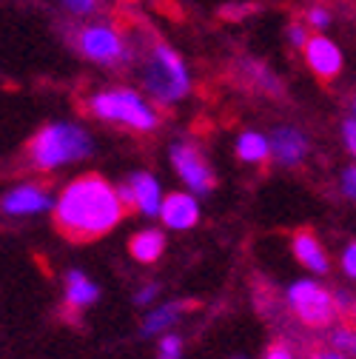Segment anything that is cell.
<instances>
[{"label": "cell", "instance_id": "6da1fadb", "mask_svg": "<svg viewBox=\"0 0 356 359\" xmlns=\"http://www.w3.org/2000/svg\"><path fill=\"white\" fill-rule=\"evenodd\" d=\"M55 222L63 237L92 243L120 226L128 205L117 186L100 174H85L63 186L55 200Z\"/></svg>", "mask_w": 356, "mask_h": 359}, {"label": "cell", "instance_id": "7a4b0ae2", "mask_svg": "<svg viewBox=\"0 0 356 359\" xmlns=\"http://www.w3.org/2000/svg\"><path fill=\"white\" fill-rule=\"evenodd\" d=\"M140 86L157 106H177L191 95V72L183 55L163 40H151L140 60Z\"/></svg>", "mask_w": 356, "mask_h": 359}, {"label": "cell", "instance_id": "3957f363", "mask_svg": "<svg viewBox=\"0 0 356 359\" xmlns=\"http://www.w3.org/2000/svg\"><path fill=\"white\" fill-rule=\"evenodd\" d=\"M95 151V140L77 123H49L43 126L26 146V160L34 171H55L85 160Z\"/></svg>", "mask_w": 356, "mask_h": 359}, {"label": "cell", "instance_id": "277c9868", "mask_svg": "<svg viewBox=\"0 0 356 359\" xmlns=\"http://www.w3.org/2000/svg\"><path fill=\"white\" fill-rule=\"evenodd\" d=\"M88 111L103 123H114L131 131H154L160 126V114L154 109V103L146 97V92H137L131 86H114V88H103L88 97Z\"/></svg>", "mask_w": 356, "mask_h": 359}, {"label": "cell", "instance_id": "5b68a950", "mask_svg": "<svg viewBox=\"0 0 356 359\" xmlns=\"http://www.w3.org/2000/svg\"><path fill=\"white\" fill-rule=\"evenodd\" d=\"M71 43L83 60L103 69H117L135 60V49L128 46L125 34L109 20H85L74 29Z\"/></svg>", "mask_w": 356, "mask_h": 359}, {"label": "cell", "instance_id": "8992f818", "mask_svg": "<svg viewBox=\"0 0 356 359\" xmlns=\"http://www.w3.org/2000/svg\"><path fill=\"white\" fill-rule=\"evenodd\" d=\"M288 305L296 313V320L308 328H325L336 317V299L328 288L314 280H296L288 285Z\"/></svg>", "mask_w": 356, "mask_h": 359}, {"label": "cell", "instance_id": "52a82bcc", "mask_svg": "<svg viewBox=\"0 0 356 359\" xmlns=\"http://www.w3.org/2000/svg\"><path fill=\"white\" fill-rule=\"evenodd\" d=\"M171 165H174L177 177L183 180L186 189H189L191 194L205 197V194L214 191L217 177H214L208 160L203 157V151H200L197 146L183 143V140H180V143H174V146H171Z\"/></svg>", "mask_w": 356, "mask_h": 359}, {"label": "cell", "instance_id": "ba28073f", "mask_svg": "<svg viewBox=\"0 0 356 359\" xmlns=\"http://www.w3.org/2000/svg\"><path fill=\"white\" fill-rule=\"evenodd\" d=\"M302 57H305V66L308 72L320 77L322 83H331L342 74V66H345V55L339 49V43L328 34H314L308 40V46L302 49Z\"/></svg>", "mask_w": 356, "mask_h": 359}, {"label": "cell", "instance_id": "9c48e42d", "mask_svg": "<svg viewBox=\"0 0 356 359\" xmlns=\"http://www.w3.org/2000/svg\"><path fill=\"white\" fill-rule=\"evenodd\" d=\"M120 194H123L128 208H137L143 217H160V208H163V200H165L157 177L149 174V171L128 174L125 186H120Z\"/></svg>", "mask_w": 356, "mask_h": 359}, {"label": "cell", "instance_id": "30bf717a", "mask_svg": "<svg viewBox=\"0 0 356 359\" xmlns=\"http://www.w3.org/2000/svg\"><path fill=\"white\" fill-rule=\"evenodd\" d=\"M4 214L6 217H34L55 208V200L49 194L46 186H37V183H20L15 189H9L4 194Z\"/></svg>", "mask_w": 356, "mask_h": 359}, {"label": "cell", "instance_id": "8fae6325", "mask_svg": "<svg viewBox=\"0 0 356 359\" xmlns=\"http://www.w3.org/2000/svg\"><path fill=\"white\" fill-rule=\"evenodd\" d=\"M268 140H271V160L282 168H296L310 151L305 131H299L296 126H277L268 134Z\"/></svg>", "mask_w": 356, "mask_h": 359}, {"label": "cell", "instance_id": "7c38bea8", "mask_svg": "<svg viewBox=\"0 0 356 359\" xmlns=\"http://www.w3.org/2000/svg\"><path fill=\"white\" fill-rule=\"evenodd\" d=\"M160 219H163L165 229H174V231L194 229L200 222L197 194H191V191H171V194H165L163 208H160Z\"/></svg>", "mask_w": 356, "mask_h": 359}, {"label": "cell", "instance_id": "4fadbf2b", "mask_svg": "<svg viewBox=\"0 0 356 359\" xmlns=\"http://www.w3.org/2000/svg\"><path fill=\"white\" fill-rule=\"evenodd\" d=\"M291 251H294V257L305 265V268H310L314 274H325L328 271V254H325V248H322V243L317 240V234L314 231H294V237H291Z\"/></svg>", "mask_w": 356, "mask_h": 359}, {"label": "cell", "instance_id": "5bb4252c", "mask_svg": "<svg viewBox=\"0 0 356 359\" xmlns=\"http://www.w3.org/2000/svg\"><path fill=\"white\" fill-rule=\"evenodd\" d=\"M100 299V288L95 280H88L83 271H77V268H71V271L66 274V305L80 311V308H88L95 305Z\"/></svg>", "mask_w": 356, "mask_h": 359}, {"label": "cell", "instance_id": "9a60e30c", "mask_svg": "<svg viewBox=\"0 0 356 359\" xmlns=\"http://www.w3.org/2000/svg\"><path fill=\"white\" fill-rule=\"evenodd\" d=\"M234 151L242 163L248 165H262V163H268L271 160V140L265 137L262 131H254V128H245L237 143H234Z\"/></svg>", "mask_w": 356, "mask_h": 359}, {"label": "cell", "instance_id": "2e32d148", "mask_svg": "<svg viewBox=\"0 0 356 359\" xmlns=\"http://www.w3.org/2000/svg\"><path fill=\"white\" fill-rule=\"evenodd\" d=\"M163 251H165V237L160 229H143L128 240V254L143 265L157 262L163 257Z\"/></svg>", "mask_w": 356, "mask_h": 359}, {"label": "cell", "instance_id": "e0dca14e", "mask_svg": "<svg viewBox=\"0 0 356 359\" xmlns=\"http://www.w3.org/2000/svg\"><path fill=\"white\" fill-rule=\"evenodd\" d=\"M180 317H183V302H165V305L154 308L151 313H146V320H143V337L165 334Z\"/></svg>", "mask_w": 356, "mask_h": 359}, {"label": "cell", "instance_id": "ac0fdd59", "mask_svg": "<svg viewBox=\"0 0 356 359\" xmlns=\"http://www.w3.org/2000/svg\"><path fill=\"white\" fill-rule=\"evenodd\" d=\"M302 20L310 26V32H314V34H325L331 29V23H334V15H331V9L325 4H310L305 9Z\"/></svg>", "mask_w": 356, "mask_h": 359}, {"label": "cell", "instance_id": "d6986e66", "mask_svg": "<svg viewBox=\"0 0 356 359\" xmlns=\"http://www.w3.org/2000/svg\"><path fill=\"white\" fill-rule=\"evenodd\" d=\"M57 4L63 6V12H69L71 18H95L100 9H103V0H57Z\"/></svg>", "mask_w": 356, "mask_h": 359}, {"label": "cell", "instance_id": "ffe728a7", "mask_svg": "<svg viewBox=\"0 0 356 359\" xmlns=\"http://www.w3.org/2000/svg\"><path fill=\"white\" fill-rule=\"evenodd\" d=\"M314 37V32H310V26L305 23V20H291L288 26H285V43L291 49H305L308 46V40Z\"/></svg>", "mask_w": 356, "mask_h": 359}, {"label": "cell", "instance_id": "44dd1931", "mask_svg": "<svg viewBox=\"0 0 356 359\" xmlns=\"http://www.w3.org/2000/svg\"><path fill=\"white\" fill-rule=\"evenodd\" d=\"M331 348L342 351L348 359H356V328H336L331 334Z\"/></svg>", "mask_w": 356, "mask_h": 359}, {"label": "cell", "instance_id": "7402d4cb", "mask_svg": "<svg viewBox=\"0 0 356 359\" xmlns=\"http://www.w3.org/2000/svg\"><path fill=\"white\" fill-rule=\"evenodd\" d=\"M183 356V339L177 334H165L157 345V359H180Z\"/></svg>", "mask_w": 356, "mask_h": 359}, {"label": "cell", "instance_id": "603a6c76", "mask_svg": "<svg viewBox=\"0 0 356 359\" xmlns=\"http://www.w3.org/2000/svg\"><path fill=\"white\" fill-rule=\"evenodd\" d=\"M251 12H256V6L248 4V0H234V4H222L219 6V18L222 20H242Z\"/></svg>", "mask_w": 356, "mask_h": 359}, {"label": "cell", "instance_id": "cb8c5ba5", "mask_svg": "<svg viewBox=\"0 0 356 359\" xmlns=\"http://www.w3.org/2000/svg\"><path fill=\"white\" fill-rule=\"evenodd\" d=\"M342 140H345L348 151L356 157V117H350V120L342 123Z\"/></svg>", "mask_w": 356, "mask_h": 359}, {"label": "cell", "instance_id": "d4e9b609", "mask_svg": "<svg viewBox=\"0 0 356 359\" xmlns=\"http://www.w3.org/2000/svg\"><path fill=\"white\" fill-rule=\"evenodd\" d=\"M157 294H160V288H157L154 283H149V285H143V288L135 294V305H140V308H149V305L157 299Z\"/></svg>", "mask_w": 356, "mask_h": 359}, {"label": "cell", "instance_id": "484cf974", "mask_svg": "<svg viewBox=\"0 0 356 359\" xmlns=\"http://www.w3.org/2000/svg\"><path fill=\"white\" fill-rule=\"evenodd\" d=\"M342 268L350 280H356V243H350L345 251H342Z\"/></svg>", "mask_w": 356, "mask_h": 359}, {"label": "cell", "instance_id": "4316f807", "mask_svg": "<svg viewBox=\"0 0 356 359\" xmlns=\"http://www.w3.org/2000/svg\"><path fill=\"white\" fill-rule=\"evenodd\" d=\"M342 191H345L350 200H356V165H348V168L342 171Z\"/></svg>", "mask_w": 356, "mask_h": 359}, {"label": "cell", "instance_id": "83f0119b", "mask_svg": "<svg viewBox=\"0 0 356 359\" xmlns=\"http://www.w3.org/2000/svg\"><path fill=\"white\" fill-rule=\"evenodd\" d=\"M308 359H348V356L342 351H336V348H317V351L308 353Z\"/></svg>", "mask_w": 356, "mask_h": 359}, {"label": "cell", "instance_id": "f1b7e54d", "mask_svg": "<svg viewBox=\"0 0 356 359\" xmlns=\"http://www.w3.org/2000/svg\"><path fill=\"white\" fill-rule=\"evenodd\" d=\"M265 359H294V351L288 345H271L265 351Z\"/></svg>", "mask_w": 356, "mask_h": 359}, {"label": "cell", "instance_id": "f546056e", "mask_svg": "<svg viewBox=\"0 0 356 359\" xmlns=\"http://www.w3.org/2000/svg\"><path fill=\"white\" fill-rule=\"evenodd\" d=\"M350 109H353V117H356V97H353V103H350Z\"/></svg>", "mask_w": 356, "mask_h": 359}]
</instances>
